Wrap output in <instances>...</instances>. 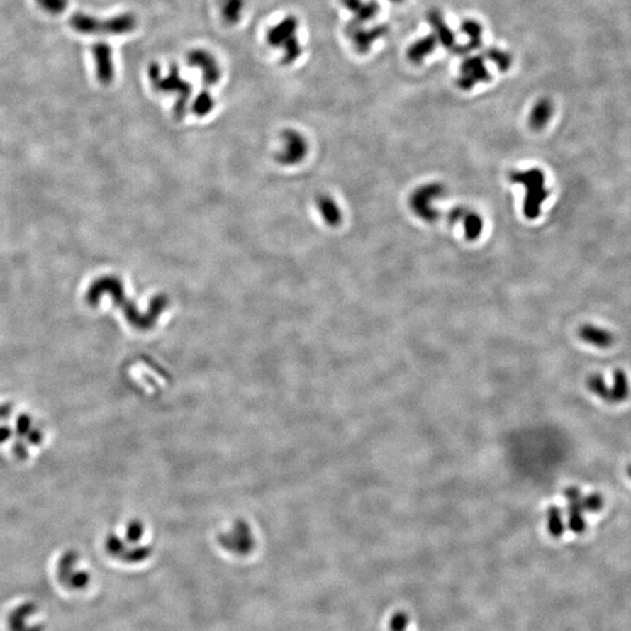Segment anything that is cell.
<instances>
[{"label": "cell", "mask_w": 631, "mask_h": 631, "mask_svg": "<svg viewBox=\"0 0 631 631\" xmlns=\"http://www.w3.org/2000/svg\"><path fill=\"white\" fill-rule=\"evenodd\" d=\"M508 179L511 183L518 184L525 189L523 212L527 219H537L542 213V203L549 196V191L545 185L544 172L538 167L513 169L508 173Z\"/></svg>", "instance_id": "6da1fadb"}, {"label": "cell", "mask_w": 631, "mask_h": 631, "mask_svg": "<svg viewBox=\"0 0 631 631\" xmlns=\"http://www.w3.org/2000/svg\"><path fill=\"white\" fill-rule=\"evenodd\" d=\"M69 25L74 30L86 35H121L130 33L137 26L135 16L130 13L118 14L108 19H99L88 14L75 13L69 18Z\"/></svg>", "instance_id": "7a4b0ae2"}, {"label": "cell", "mask_w": 631, "mask_h": 631, "mask_svg": "<svg viewBox=\"0 0 631 631\" xmlns=\"http://www.w3.org/2000/svg\"><path fill=\"white\" fill-rule=\"evenodd\" d=\"M298 21L294 16L276 23L267 33V41L274 48L283 50V63L295 62L302 55V46L297 37Z\"/></svg>", "instance_id": "3957f363"}, {"label": "cell", "mask_w": 631, "mask_h": 631, "mask_svg": "<svg viewBox=\"0 0 631 631\" xmlns=\"http://www.w3.org/2000/svg\"><path fill=\"white\" fill-rule=\"evenodd\" d=\"M445 186L441 183H428L418 187L409 196V207L418 218L425 223H434L441 219V211L435 208L436 200L445 196Z\"/></svg>", "instance_id": "277c9868"}, {"label": "cell", "mask_w": 631, "mask_h": 631, "mask_svg": "<svg viewBox=\"0 0 631 631\" xmlns=\"http://www.w3.org/2000/svg\"><path fill=\"white\" fill-rule=\"evenodd\" d=\"M149 77L153 86L160 91H177L179 94L178 110L182 111L184 101L187 100L191 95V86L189 82L180 77L179 69L177 67H171L167 77H163L160 67L153 63L149 67Z\"/></svg>", "instance_id": "5b68a950"}, {"label": "cell", "mask_w": 631, "mask_h": 631, "mask_svg": "<svg viewBox=\"0 0 631 631\" xmlns=\"http://www.w3.org/2000/svg\"><path fill=\"white\" fill-rule=\"evenodd\" d=\"M491 80V75L485 66L484 57L479 55L465 57L459 67L457 86L462 90H471L476 86Z\"/></svg>", "instance_id": "8992f818"}, {"label": "cell", "mask_w": 631, "mask_h": 631, "mask_svg": "<svg viewBox=\"0 0 631 631\" xmlns=\"http://www.w3.org/2000/svg\"><path fill=\"white\" fill-rule=\"evenodd\" d=\"M362 25L364 23L350 21L346 25L345 32L357 52L367 53L372 48L373 43L389 33V26L387 25H376L372 28H367Z\"/></svg>", "instance_id": "52a82bcc"}, {"label": "cell", "mask_w": 631, "mask_h": 631, "mask_svg": "<svg viewBox=\"0 0 631 631\" xmlns=\"http://www.w3.org/2000/svg\"><path fill=\"white\" fill-rule=\"evenodd\" d=\"M445 219L449 223H462L465 239L468 241H475L479 239L484 227L482 216L469 207H454L447 213Z\"/></svg>", "instance_id": "ba28073f"}, {"label": "cell", "mask_w": 631, "mask_h": 631, "mask_svg": "<svg viewBox=\"0 0 631 631\" xmlns=\"http://www.w3.org/2000/svg\"><path fill=\"white\" fill-rule=\"evenodd\" d=\"M189 66L198 68L203 75V84L214 86L221 77V68L219 62L210 52L203 50H192L187 57Z\"/></svg>", "instance_id": "9c48e42d"}, {"label": "cell", "mask_w": 631, "mask_h": 631, "mask_svg": "<svg viewBox=\"0 0 631 631\" xmlns=\"http://www.w3.org/2000/svg\"><path fill=\"white\" fill-rule=\"evenodd\" d=\"M97 80L101 84L109 86L115 77V66H113V50L109 43H97L91 47Z\"/></svg>", "instance_id": "30bf717a"}, {"label": "cell", "mask_w": 631, "mask_h": 631, "mask_svg": "<svg viewBox=\"0 0 631 631\" xmlns=\"http://www.w3.org/2000/svg\"><path fill=\"white\" fill-rule=\"evenodd\" d=\"M581 491L575 486L566 488L565 498L567 499L568 528L575 535H581L586 531V519L583 515L585 508L582 504Z\"/></svg>", "instance_id": "8fae6325"}, {"label": "cell", "mask_w": 631, "mask_h": 631, "mask_svg": "<svg viewBox=\"0 0 631 631\" xmlns=\"http://www.w3.org/2000/svg\"><path fill=\"white\" fill-rule=\"evenodd\" d=\"M38 611L34 602H23L10 611L6 618L9 631H43V625H30V620Z\"/></svg>", "instance_id": "7c38bea8"}, {"label": "cell", "mask_w": 631, "mask_h": 631, "mask_svg": "<svg viewBox=\"0 0 631 631\" xmlns=\"http://www.w3.org/2000/svg\"><path fill=\"white\" fill-rule=\"evenodd\" d=\"M427 21L429 25L432 26V34L436 38V40L440 45L447 48V50H452V48L457 45L456 43L455 34L452 32V28L448 26V23H445L443 14L439 10H430L427 16Z\"/></svg>", "instance_id": "4fadbf2b"}, {"label": "cell", "mask_w": 631, "mask_h": 631, "mask_svg": "<svg viewBox=\"0 0 631 631\" xmlns=\"http://www.w3.org/2000/svg\"><path fill=\"white\" fill-rule=\"evenodd\" d=\"M461 30L468 41L464 45H456L452 48V53L457 55H467L471 53L472 50H477L482 45L483 28L479 21L474 19H467L461 23Z\"/></svg>", "instance_id": "5bb4252c"}, {"label": "cell", "mask_w": 631, "mask_h": 631, "mask_svg": "<svg viewBox=\"0 0 631 631\" xmlns=\"http://www.w3.org/2000/svg\"><path fill=\"white\" fill-rule=\"evenodd\" d=\"M342 6L352 13V21L366 23L372 21L379 13V4L376 0H340Z\"/></svg>", "instance_id": "9a60e30c"}, {"label": "cell", "mask_w": 631, "mask_h": 631, "mask_svg": "<svg viewBox=\"0 0 631 631\" xmlns=\"http://www.w3.org/2000/svg\"><path fill=\"white\" fill-rule=\"evenodd\" d=\"M579 337L583 342L598 349H608L614 344V335L608 330L601 329L598 326L585 324L579 330Z\"/></svg>", "instance_id": "2e32d148"}, {"label": "cell", "mask_w": 631, "mask_h": 631, "mask_svg": "<svg viewBox=\"0 0 631 631\" xmlns=\"http://www.w3.org/2000/svg\"><path fill=\"white\" fill-rule=\"evenodd\" d=\"M553 115V104L546 97L535 102L528 117V124L532 130L540 131L547 125Z\"/></svg>", "instance_id": "e0dca14e"}, {"label": "cell", "mask_w": 631, "mask_h": 631, "mask_svg": "<svg viewBox=\"0 0 631 631\" xmlns=\"http://www.w3.org/2000/svg\"><path fill=\"white\" fill-rule=\"evenodd\" d=\"M437 40L434 37V34L425 35V37L420 38L419 40L413 43L407 50V57L408 60L413 63H420L425 60V57L436 50L437 46Z\"/></svg>", "instance_id": "ac0fdd59"}, {"label": "cell", "mask_w": 631, "mask_h": 631, "mask_svg": "<svg viewBox=\"0 0 631 631\" xmlns=\"http://www.w3.org/2000/svg\"><path fill=\"white\" fill-rule=\"evenodd\" d=\"M611 403H621L630 396V384L627 373L623 369H615L613 374V386L610 387Z\"/></svg>", "instance_id": "d6986e66"}, {"label": "cell", "mask_w": 631, "mask_h": 631, "mask_svg": "<svg viewBox=\"0 0 631 631\" xmlns=\"http://www.w3.org/2000/svg\"><path fill=\"white\" fill-rule=\"evenodd\" d=\"M245 0H221L220 12L228 25H235L242 17Z\"/></svg>", "instance_id": "ffe728a7"}, {"label": "cell", "mask_w": 631, "mask_h": 631, "mask_svg": "<svg viewBox=\"0 0 631 631\" xmlns=\"http://www.w3.org/2000/svg\"><path fill=\"white\" fill-rule=\"evenodd\" d=\"M586 384H587V389L594 396H598V398L607 402V403H611L610 387L607 385L605 378L600 373H594V374L589 376Z\"/></svg>", "instance_id": "44dd1931"}, {"label": "cell", "mask_w": 631, "mask_h": 631, "mask_svg": "<svg viewBox=\"0 0 631 631\" xmlns=\"http://www.w3.org/2000/svg\"><path fill=\"white\" fill-rule=\"evenodd\" d=\"M77 555L73 552L66 553L61 558L59 566H57V578L59 581L62 583L65 587L68 585L70 579L73 578L74 574L77 573L75 569V564H77Z\"/></svg>", "instance_id": "7402d4cb"}, {"label": "cell", "mask_w": 631, "mask_h": 631, "mask_svg": "<svg viewBox=\"0 0 631 631\" xmlns=\"http://www.w3.org/2000/svg\"><path fill=\"white\" fill-rule=\"evenodd\" d=\"M319 208H320V212H322L326 223H329V225L337 226L340 223L342 213H340V210H339L336 203L331 198L323 196L319 199Z\"/></svg>", "instance_id": "603a6c76"}, {"label": "cell", "mask_w": 631, "mask_h": 631, "mask_svg": "<svg viewBox=\"0 0 631 631\" xmlns=\"http://www.w3.org/2000/svg\"><path fill=\"white\" fill-rule=\"evenodd\" d=\"M547 528L553 538H560L565 532L562 513L558 506H551L547 511Z\"/></svg>", "instance_id": "cb8c5ba5"}, {"label": "cell", "mask_w": 631, "mask_h": 631, "mask_svg": "<svg viewBox=\"0 0 631 631\" xmlns=\"http://www.w3.org/2000/svg\"><path fill=\"white\" fill-rule=\"evenodd\" d=\"M485 57L492 63H495L499 72H508L512 65L511 55L497 47H490L485 50Z\"/></svg>", "instance_id": "d4e9b609"}, {"label": "cell", "mask_w": 631, "mask_h": 631, "mask_svg": "<svg viewBox=\"0 0 631 631\" xmlns=\"http://www.w3.org/2000/svg\"><path fill=\"white\" fill-rule=\"evenodd\" d=\"M38 5L50 14H61L68 7V0H37Z\"/></svg>", "instance_id": "484cf974"}, {"label": "cell", "mask_w": 631, "mask_h": 631, "mask_svg": "<svg viewBox=\"0 0 631 631\" xmlns=\"http://www.w3.org/2000/svg\"><path fill=\"white\" fill-rule=\"evenodd\" d=\"M408 625L409 616L405 611H396L389 618V631H407Z\"/></svg>", "instance_id": "4316f807"}, {"label": "cell", "mask_w": 631, "mask_h": 631, "mask_svg": "<svg viewBox=\"0 0 631 631\" xmlns=\"http://www.w3.org/2000/svg\"><path fill=\"white\" fill-rule=\"evenodd\" d=\"M582 504L585 511L598 512L601 511L605 506V499L600 493H591V495L582 497Z\"/></svg>", "instance_id": "83f0119b"}, {"label": "cell", "mask_w": 631, "mask_h": 631, "mask_svg": "<svg viewBox=\"0 0 631 631\" xmlns=\"http://www.w3.org/2000/svg\"><path fill=\"white\" fill-rule=\"evenodd\" d=\"M213 108V99L208 91H203L199 94V96L196 97V104H194V111L198 115H205L208 113Z\"/></svg>", "instance_id": "f1b7e54d"}, {"label": "cell", "mask_w": 631, "mask_h": 631, "mask_svg": "<svg viewBox=\"0 0 631 631\" xmlns=\"http://www.w3.org/2000/svg\"><path fill=\"white\" fill-rule=\"evenodd\" d=\"M627 474H628L629 479H631V464H629L628 468H627Z\"/></svg>", "instance_id": "f546056e"}, {"label": "cell", "mask_w": 631, "mask_h": 631, "mask_svg": "<svg viewBox=\"0 0 631 631\" xmlns=\"http://www.w3.org/2000/svg\"><path fill=\"white\" fill-rule=\"evenodd\" d=\"M391 1H393V3H401L403 0H391Z\"/></svg>", "instance_id": "4dcf8cb0"}]
</instances>
